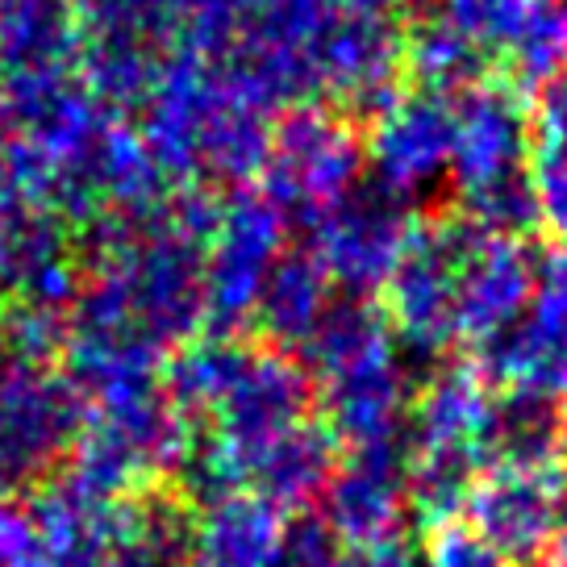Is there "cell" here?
Segmentation results:
<instances>
[{
  "instance_id": "obj_1",
  "label": "cell",
  "mask_w": 567,
  "mask_h": 567,
  "mask_svg": "<svg viewBox=\"0 0 567 567\" xmlns=\"http://www.w3.org/2000/svg\"><path fill=\"white\" fill-rule=\"evenodd\" d=\"M188 439L193 425L172 409L163 389L146 392L122 405L89 409L63 472L105 501H142L172 484Z\"/></svg>"
},
{
  "instance_id": "obj_2",
  "label": "cell",
  "mask_w": 567,
  "mask_h": 567,
  "mask_svg": "<svg viewBox=\"0 0 567 567\" xmlns=\"http://www.w3.org/2000/svg\"><path fill=\"white\" fill-rule=\"evenodd\" d=\"M363 172L368 151L351 117L326 105H297L271 125L259 179L284 221L313 226L368 179Z\"/></svg>"
},
{
  "instance_id": "obj_3",
  "label": "cell",
  "mask_w": 567,
  "mask_h": 567,
  "mask_svg": "<svg viewBox=\"0 0 567 567\" xmlns=\"http://www.w3.org/2000/svg\"><path fill=\"white\" fill-rule=\"evenodd\" d=\"M89 422V401L59 368L0 363V501L63 472Z\"/></svg>"
},
{
  "instance_id": "obj_4",
  "label": "cell",
  "mask_w": 567,
  "mask_h": 567,
  "mask_svg": "<svg viewBox=\"0 0 567 567\" xmlns=\"http://www.w3.org/2000/svg\"><path fill=\"white\" fill-rule=\"evenodd\" d=\"M455 264H460V217L422 221L409 234L389 284L380 288V313L405 363H439L460 342L455 318Z\"/></svg>"
},
{
  "instance_id": "obj_5",
  "label": "cell",
  "mask_w": 567,
  "mask_h": 567,
  "mask_svg": "<svg viewBox=\"0 0 567 567\" xmlns=\"http://www.w3.org/2000/svg\"><path fill=\"white\" fill-rule=\"evenodd\" d=\"M284 221L264 193L238 188L205 247V334L247 338L267 276L284 255Z\"/></svg>"
},
{
  "instance_id": "obj_6",
  "label": "cell",
  "mask_w": 567,
  "mask_h": 567,
  "mask_svg": "<svg viewBox=\"0 0 567 567\" xmlns=\"http://www.w3.org/2000/svg\"><path fill=\"white\" fill-rule=\"evenodd\" d=\"M567 467L559 463H493L467 496L463 526L509 564H543L564 538Z\"/></svg>"
},
{
  "instance_id": "obj_7",
  "label": "cell",
  "mask_w": 567,
  "mask_h": 567,
  "mask_svg": "<svg viewBox=\"0 0 567 567\" xmlns=\"http://www.w3.org/2000/svg\"><path fill=\"white\" fill-rule=\"evenodd\" d=\"M409 234V200L380 188L375 179H363L347 200H338L334 209L309 226L305 250L318 259L330 288L338 284L342 297L372 301V292L389 284Z\"/></svg>"
},
{
  "instance_id": "obj_8",
  "label": "cell",
  "mask_w": 567,
  "mask_h": 567,
  "mask_svg": "<svg viewBox=\"0 0 567 567\" xmlns=\"http://www.w3.org/2000/svg\"><path fill=\"white\" fill-rule=\"evenodd\" d=\"M313 89L354 117H380L401 96L405 34L384 13L338 4L309 47Z\"/></svg>"
},
{
  "instance_id": "obj_9",
  "label": "cell",
  "mask_w": 567,
  "mask_h": 567,
  "mask_svg": "<svg viewBox=\"0 0 567 567\" xmlns=\"http://www.w3.org/2000/svg\"><path fill=\"white\" fill-rule=\"evenodd\" d=\"M530 109L514 84L484 80L451 96V179L463 205L530 184Z\"/></svg>"
},
{
  "instance_id": "obj_10",
  "label": "cell",
  "mask_w": 567,
  "mask_h": 567,
  "mask_svg": "<svg viewBox=\"0 0 567 567\" xmlns=\"http://www.w3.org/2000/svg\"><path fill=\"white\" fill-rule=\"evenodd\" d=\"M309 409H313V380L305 375L301 363L292 354L247 342V351L200 430H209L217 443L230 446L247 463L250 476V460L292 425L309 422Z\"/></svg>"
},
{
  "instance_id": "obj_11",
  "label": "cell",
  "mask_w": 567,
  "mask_h": 567,
  "mask_svg": "<svg viewBox=\"0 0 567 567\" xmlns=\"http://www.w3.org/2000/svg\"><path fill=\"white\" fill-rule=\"evenodd\" d=\"M476 372L488 384L567 401V259L538 267V284L522 318L501 338L476 347Z\"/></svg>"
},
{
  "instance_id": "obj_12",
  "label": "cell",
  "mask_w": 567,
  "mask_h": 567,
  "mask_svg": "<svg viewBox=\"0 0 567 567\" xmlns=\"http://www.w3.org/2000/svg\"><path fill=\"white\" fill-rule=\"evenodd\" d=\"M409 443H375L342 451L334 476L318 496V517L347 550L380 547L401 538L409 517L405 501Z\"/></svg>"
},
{
  "instance_id": "obj_13",
  "label": "cell",
  "mask_w": 567,
  "mask_h": 567,
  "mask_svg": "<svg viewBox=\"0 0 567 567\" xmlns=\"http://www.w3.org/2000/svg\"><path fill=\"white\" fill-rule=\"evenodd\" d=\"M538 267L543 264L534 259L522 238L488 234L460 217V264H455L460 342L484 347L505 334L530 305Z\"/></svg>"
},
{
  "instance_id": "obj_14",
  "label": "cell",
  "mask_w": 567,
  "mask_h": 567,
  "mask_svg": "<svg viewBox=\"0 0 567 567\" xmlns=\"http://www.w3.org/2000/svg\"><path fill=\"white\" fill-rule=\"evenodd\" d=\"M372 179L401 200H417L451 179V101L434 92H401L363 142Z\"/></svg>"
},
{
  "instance_id": "obj_15",
  "label": "cell",
  "mask_w": 567,
  "mask_h": 567,
  "mask_svg": "<svg viewBox=\"0 0 567 567\" xmlns=\"http://www.w3.org/2000/svg\"><path fill=\"white\" fill-rule=\"evenodd\" d=\"M313 401L321 413L318 422L342 443V451L401 443V439L409 443L405 417L413 401V375L396 347L321 380L313 389Z\"/></svg>"
},
{
  "instance_id": "obj_16",
  "label": "cell",
  "mask_w": 567,
  "mask_h": 567,
  "mask_svg": "<svg viewBox=\"0 0 567 567\" xmlns=\"http://www.w3.org/2000/svg\"><path fill=\"white\" fill-rule=\"evenodd\" d=\"M493 384L476 363H443L422 375L405 417L409 451H476L484 460V422Z\"/></svg>"
},
{
  "instance_id": "obj_17",
  "label": "cell",
  "mask_w": 567,
  "mask_h": 567,
  "mask_svg": "<svg viewBox=\"0 0 567 567\" xmlns=\"http://www.w3.org/2000/svg\"><path fill=\"white\" fill-rule=\"evenodd\" d=\"M342 460V443L321 422H301L250 460L247 493L264 496L284 517L313 505Z\"/></svg>"
},
{
  "instance_id": "obj_18",
  "label": "cell",
  "mask_w": 567,
  "mask_h": 567,
  "mask_svg": "<svg viewBox=\"0 0 567 567\" xmlns=\"http://www.w3.org/2000/svg\"><path fill=\"white\" fill-rule=\"evenodd\" d=\"M71 0H0V89L13 80L75 68Z\"/></svg>"
},
{
  "instance_id": "obj_19",
  "label": "cell",
  "mask_w": 567,
  "mask_h": 567,
  "mask_svg": "<svg viewBox=\"0 0 567 567\" xmlns=\"http://www.w3.org/2000/svg\"><path fill=\"white\" fill-rule=\"evenodd\" d=\"M330 297V280L318 267V259L309 250H284L271 276H267L259 305H255V330L264 334V342L280 354H301V347L309 342V334L318 330Z\"/></svg>"
},
{
  "instance_id": "obj_20",
  "label": "cell",
  "mask_w": 567,
  "mask_h": 567,
  "mask_svg": "<svg viewBox=\"0 0 567 567\" xmlns=\"http://www.w3.org/2000/svg\"><path fill=\"white\" fill-rule=\"evenodd\" d=\"M280 530V509H271L264 496L238 493L196 514L193 567H271Z\"/></svg>"
},
{
  "instance_id": "obj_21",
  "label": "cell",
  "mask_w": 567,
  "mask_h": 567,
  "mask_svg": "<svg viewBox=\"0 0 567 567\" xmlns=\"http://www.w3.org/2000/svg\"><path fill=\"white\" fill-rule=\"evenodd\" d=\"M389 347H396V342H392V330L380 313V305L363 301V297H334L326 305L318 330L309 334V342L297 354V363L313 384H321V380L347 372V368L389 351Z\"/></svg>"
},
{
  "instance_id": "obj_22",
  "label": "cell",
  "mask_w": 567,
  "mask_h": 567,
  "mask_svg": "<svg viewBox=\"0 0 567 567\" xmlns=\"http://www.w3.org/2000/svg\"><path fill=\"white\" fill-rule=\"evenodd\" d=\"M405 71L417 80L422 92L451 101L488 80V59L467 38L455 34L446 21L422 13L405 34Z\"/></svg>"
},
{
  "instance_id": "obj_23",
  "label": "cell",
  "mask_w": 567,
  "mask_h": 567,
  "mask_svg": "<svg viewBox=\"0 0 567 567\" xmlns=\"http://www.w3.org/2000/svg\"><path fill=\"white\" fill-rule=\"evenodd\" d=\"M530 176L538 213L567 226V71L543 84L530 113Z\"/></svg>"
},
{
  "instance_id": "obj_24",
  "label": "cell",
  "mask_w": 567,
  "mask_h": 567,
  "mask_svg": "<svg viewBox=\"0 0 567 567\" xmlns=\"http://www.w3.org/2000/svg\"><path fill=\"white\" fill-rule=\"evenodd\" d=\"M501 59L517 84L530 89H543L567 71V0H526Z\"/></svg>"
},
{
  "instance_id": "obj_25",
  "label": "cell",
  "mask_w": 567,
  "mask_h": 567,
  "mask_svg": "<svg viewBox=\"0 0 567 567\" xmlns=\"http://www.w3.org/2000/svg\"><path fill=\"white\" fill-rule=\"evenodd\" d=\"M342 543L326 530L318 514L284 517L280 547L271 555V567H338L342 564Z\"/></svg>"
},
{
  "instance_id": "obj_26",
  "label": "cell",
  "mask_w": 567,
  "mask_h": 567,
  "mask_svg": "<svg viewBox=\"0 0 567 567\" xmlns=\"http://www.w3.org/2000/svg\"><path fill=\"white\" fill-rule=\"evenodd\" d=\"M422 567H514V564L501 559L493 547H484L463 522H455V526L425 534Z\"/></svg>"
},
{
  "instance_id": "obj_27",
  "label": "cell",
  "mask_w": 567,
  "mask_h": 567,
  "mask_svg": "<svg viewBox=\"0 0 567 567\" xmlns=\"http://www.w3.org/2000/svg\"><path fill=\"white\" fill-rule=\"evenodd\" d=\"M338 567H422V555L392 538V543H380V547H363V550H347Z\"/></svg>"
},
{
  "instance_id": "obj_28",
  "label": "cell",
  "mask_w": 567,
  "mask_h": 567,
  "mask_svg": "<svg viewBox=\"0 0 567 567\" xmlns=\"http://www.w3.org/2000/svg\"><path fill=\"white\" fill-rule=\"evenodd\" d=\"M342 4H351V9H368V13H384V18H392V9H401V4H413V0H342Z\"/></svg>"
},
{
  "instance_id": "obj_29",
  "label": "cell",
  "mask_w": 567,
  "mask_h": 567,
  "mask_svg": "<svg viewBox=\"0 0 567 567\" xmlns=\"http://www.w3.org/2000/svg\"><path fill=\"white\" fill-rule=\"evenodd\" d=\"M543 567H567V534L555 543V550H550L547 559H543Z\"/></svg>"
},
{
  "instance_id": "obj_30",
  "label": "cell",
  "mask_w": 567,
  "mask_h": 567,
  "mask_svg": "<svg viewBox=\"0 0 567 567\" xmlns=\"http://www.w3.org/2000/svg\"><path fill=\"white\" fill-rule=\"evenodd\" d=\"M564 443H567V417H564Z\"/></svg>"
}]
</instances>
